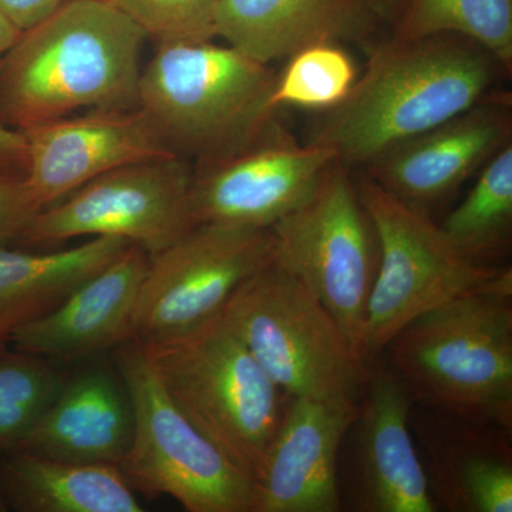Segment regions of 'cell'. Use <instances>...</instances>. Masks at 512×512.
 Here are the masks:
<instances>
[{
	"instance_id": "obj_1",
	"label": "cell",
	"mask_w": 512,
	"mask_h": 512,
	"mask_svg": "<svg viewBox=\"0 0 512 512\" xmlns=\"http://www.w3.org/2000/svg\"><path fill=\"white\" fill-rule=\"evenodd\" d=\"M335 109L322 111L308 143L360 171L390 148L490 99L511 74L474 40L451 33L379 40Z\"/></svg>"
},
{
	"instance_id": "obj_2",
	"label": "cell",
	"mask_w": 512,
	"mask_h": 512,
	"mask_svg": "<svg viewBox=\"0 0 512 512\" xmlns=\"http://www.w3.org/2000/svg\"><path fill=\"white\" fill-rule=\"evenodd\" d=\"M146 39L111 0H63L0 63V121L20 130L84 109L138 107Z\"/></svg>"
},
{
	"instance_id": "obj_3",
	"label": "cell",
	"mask_w": 512,
	"mask_h": 512,
	"mask_svg": "<svg viewBox=\"0 0 512 512\" xmlns=\"http://www.w3.org/2000/svg\"><path fill=\"white\" fill-rule=\"evenodd\" d=\"M276 73L237 47L212 40L158 43L141 70L138 107L165 146L191 163L254 143L281 123Z\"/></svg>"
},
{
	"instance_id": "obj_4",
	"label": "cell",
	"mask_w": 512,
	"mask_h": 512,
	"mask_svg": "<svg viewBox=\"0 0 512 512\" xmlns=\"http://www.w3.org/2000/svg\"><path fill=\"white\" fill-rule=\"evenodd\" d=\"M382 357L414 404L512 431V293H470L430 309Z\"/></svg>"
},
{
	"instance_id": "obj_5",
	"label": "cell",
	"mask_w": 512,
	"mask_h": 512,
	"mask_svg": "<svg viewBox=\"0 0 512 512\" xmlns=\"http://www.w3.org/2000/svg\"><path fill=\"white\" fill-rule=\"evenodd\" d=\"M141 346L175 406L254 481L288 394L218 318L184 338Z\"/></svg>"
},
{
	"instance_id": "obj_6",
	"label": "cell",
	"mask_w": 512,
	"mask_h": 512,
	"mask_svg": "<svg viewBox=\"0 0 512 512\" xmlns=\"http://www.w3.org/2000/svg\"><path fill=\"white\" fill-rule=\"evenodd\" d=\"M218 319L288 396L359 400L369 369L322 303L275 255L239 286Z\"/></svg>"
},
{
	"instance_id": "obj_7",
	"label": "cell",
	"mask_w": 512,
	"mask_h": 512,
	"mask_svg": "<svg viewBox=\"0 0 512 512\" xmlns=\"http://www.w3.org/2000/svg\"><path fill=\"white\" fill-rule=\"evenodd\" d=\"M353 175L380 244L379 271L360 333L359 359L366 369L403 326L424 312L470 293H512L510 265L468 261L433 218L396 200L365 173Z\"/></svg>"
},
{
	"instance_id": "obj_8",
	"label": "cell",
	"mask_w": 512,
	"mask_h": 512,
	"mask_svg": "<svg viewBox=\"0 0 512 512\" xmlns=\"http://www.w3.org/2000/svg\"><path fill=\"white\" fill-rule=\"evenodd\" d=\"M117 369L133 412L120 468L134 491L174 498L190 512H251L252 478L192 426L158 379L143 346H117Z\"/></svg>"
},
{
	"instance_id": "obj_9",
	"label": "cell",
	"mask_w": 512,
	"mask_h": 512,
	"mask_svg": "<svg viewBox=\"0 0 512 512\" xmlns=\"http://www.w3.org/2000/svg\"><path fill=\"white\" fill-rule=\"evenodd\" d=\"M271 231L276 259L322 303L359 359L380 244L353 171L333 161L311 198Z\"/></svg>"
},
{
	"instance_id": "obj_10",
	"label": "cell",
	"mask_w": 512,
	"mask_h": 512,
	"mask_svg": "<svg viewBox=\"0 0 512 512\" xmlns=\"http://www.w3.org/2000/svg\"><path fill=\"white\" fill-rule=\"evenodd\" d=\"M274 255L271 229L195 225L150 255L131 339L144 346L161 345L208 325Z\"/></svg>"
},
{
	"instance_id": "obj_11",
	"label": "cell",
	"mask_w": 512,
	"mask_h": 512,
	"mask_svg": "<svg viewBox=\"0 0 512 512\" xmlns=\"http://www.w3.org/2000/svg\"><path fill=\"white\" fill-rule=\"evenodd\" d=\"M191 181V161L175 154L123 165L37 212L19 241L117 237L157 254L198 225Z\"/></svg>"
},
{
	"instance_id": "obj_12",
	"label": "cell",
	"mask_w": 512,
	"mask_h": 512,
	"mask_svg": "<svg viewBox=\"0 0 512 512\" xmlns=\"http://www.w3.org/2000/svg\"><path fill=\"white\" fill-rule=\"evenodd\" d=\"M335 160L330 148L301 144L284 124H276L248 146L192 163L194 220L271 229L311 198Z\"/></svg>"
},
{
	"instance_id": "obj_13",
	"label": "cell",
	"mask_w": 512,
	"mask_h": 512,
	"mask_svg": "<svg viewBox=\"0 0 512 512\" xmlns=\"http://www.w3.org/2000/svg\"><path fill=\"white\" fill-rule=\"evenodd\" d=\"M512 143V99L498 92L360 170L412 210L433 218L461 185Z\"/></svg>"
},
{
	"instance_id": "obj_14",
	"label": "cell",
	"mask_w": 512,
	"mask_h": 512,
	"mask_svg": "<svg viewBox=\"0 0 512 512\" xmlns=\"http://www.w3.org/2000/svg\"><path fill=\"white\" fill-rule=\"evenodd\" d=\"M20 131L26 183L42 208L123 165L174 154L140 107L89 110Z\"/></svg>"
},
{
	"instance_id": "obj_15",
	"label": "cell",
	"mask_w": 512,
	"mask_h": 512,
	"mask_svg": "<svg viewBox=\"0 0 512 512\" xmlns=\"http://www.w3.org/2000/svg\"><path fill=\"white\" fill-rule=\"evenodd\" d=\"M357 403L288 396L252 484L251 512H338V461Z\"/></svg>"
},
{
	"instance_id": "obj_16",
	"label": "cell",
	"mask_w": 512,
	"mask_h": 512,
	"mask_svg": "<svg viewBox=\"0 0 512 512\" xmlns=\"http://www.w3.org/2000/svg\"><path fill=\"white\" fill-rule=\"evenodd\" d=\"M414 402L382 359L367 370L360 389L356 427L357 510L434 512L410 424Z\"/></svg>"
},
{
	"instance_id": "obj_17",
	"label": "cell",
	"mask_w": 512,
	"mask_h": 512,
	"mask_svg": "<svg viewBox=\"0 0 512 512\" xmlns=\"http://www.w3.org/2000/svg\"><path fill=\"white\" fill-rule=\"evenodd\" d=\"M148 261L146 249L128 245L52 312L16 330L9 345L43 359L72 360L130 340Z\"/></svg>"
},
{
	"instance_id": "obj_18",
	"label": "cell",
	"mask_w": 512,
	"mask_h": 512,
	"mask_svg": "<svg viewBox=\"0 0 512 512\" xmlns=\"http://www.w3.org/2000/svg\"><path fill=\"white\" fill-rule=\"evenodd\" d=\"M429 410L417 436L437 510L512 512V431Z\"/></svg>"
},
{
	"instance_id": "obj_19",
	"label": "cell",
	"mask_w": 512,
	"mask_h": 512,
	"mask_svg": "<svg viewBox=\"0 0 512 512\" xmlns=\"http://www.w3.org/2000/svg\"><path fill=\"white\" fill-rule=\"evenodd\" d=\"M382 25L372 0H221L215 36L271 64L318 43L370 50Z\"/></svg>"
},
{
	"instance_id": "obj_20",
	"label": "cell",
	"mask_w": 512,
	"mask_h": 512,
	"mask_svg": "<svg viewBox=\"0 0 512 512\" xmlns=\"http://www.w3.org/2000/svg\"><path fill=\"white\" fill-rule=\"evenodd\" d=\"M131 433L133 412L123 382L106 372H90L63 384L12 450L120 467Z\"/></svg>"
},
{
	"instance_id": "obj_21",
	"label": "cell",
	"mask_w": 512,
	"mask_h": 512,
	"mask_svg": "<svg viewBox=\"0 0 512 512\" xmlns=\"http://www.w3.org/2000/svg\"><path fill=\"white\" fill-rule=\"evenodd\" d=\"M130 244L123 238L96 237L47 252L0 245V353L16 330L52 312Z\"/></svg>"
},
{
	"instance_id": "obj_22",
	"label": "cell",
	"mask_w": 512,
	"mask_h": 512,
	"mask_svg": "<svg viewBox=\"0 0 512 512\" xmlns=\"http://www.w3.org/2000/svg\"><path fill=\"white\" fill-rule=\"evenodd\" d=\"M0 488L20 512H143L113 464L77 463L12 450L0 463Z\"/></svg>"
},
{
	"instance_id": "obj_23",
	"label": "cell",
	"mask_w": 512,
	"mask_h": 512,
	"mask_svg": "<svg viewBox=\"0 0 512 512\" xmlns=\"http://www.w3.org/2000/svg\"><path fill=\"white\" fill-rule=\"evenodd\" d=\"M439 227L468 261L507 265L512 248V143L484 165L467 197Z\"/></svg>"
},
{
	"instance_id": "obj_24",
	"label": "cell",
	"mask_w": 512,
	"mask_h": 512,
	"mask_svg": "<svg viewBox=\"0 0 512 512\" xmlns=\"http://www.w3.org/2000/svg\"><path fill=\"white\" fill-rule=\"evenodd\" d=\"M451 33L474 40L512 72V0H407L393 36Z\"/></svg>"
},
{
	"instance_id": "obj_25",
	"label": "cell",
	"mask_w": 512,
	"mask_h": 512,
	"mask_svg": "<svg viewBox=\"0 0 512 512\" xmlns=\"http://www.w3.org/2000/svg\"><path fill=\"white\" fill-rule=\"evenodd\" d=\"M339 43L303 47L276 73L272 104L276 110L298 107L322 113L348 97L357 76L352 56Z\"/></svg>"
},
{
	"instance_id": "obj_26",
	"label": "cell",
	"mask_w": 512,
	"mask_h": 512,
	"mask_svg": "<svg viewBox=\"0 0 512 512\" xmlns=\"http://www.w3.org/2000/svg\"><path fill=\"white\" fill-rule=\"evenodd\" d=\"M63 386L43 357L0 353V448H13Z\"/></svg>"
},
{
	"instance_id": "obj_27",
	"label": "cell",
	"mask_w": 512,
	"mask_h": 512,
	"mask_svg": "<svg viewBox=\"0 0 512 512\" xmlns=\"http://www.w3.org/2000/svg\"><path fill=\"white\" fill-rule=\"evenodd\" d=\"M157 43L215 39L221 0H111Z\"/></svg>"
},
{
	"instance_id": "obj_28",
	"label": "cell",
	"mask_w": 512,
	"mask_h": 512,
	"mask_svg": "<svg viewBox=\"0 0 512 512\" xmlns=\"http://www.w3.org/2000/svg\"><path fill=\"white\" fill-rule=\"evenodd\" d=\"M40 210L23 171H0V244L19 241Z\"/></svg>"
},
{
	"instance_id": "obj_29",
	"label": "cell",
	"mask_w": 512,
	"mask_h": 512,
	"mask_svg": "<svg viewBox=\"0 0 512 512\" xmlns=\"http://www.w3.org/2000/svg\"><path fill=\"white\" fill-rule=\"evenodd\" d=\"M63 0H0V13L20 30L35 28L49 18Z\"/></svg>"
},
{
	"instance_id": "obj_30",
	"label": "cell",
	"mask_w": 512,
	"mask_h": 512,
	"mask_svg": "<svg viewBox=\"0 0 512 512\" xmlns=\"http://www.w3.org/2000/svg\"><path fill=\"white\" fill-rule=\"evenodd\" d=\"M26 157L28 148L22 131L0 121V171L25 173Z\"/></svg>"
},
{
	"instance_id": "obj_31",
	"label": "cell",
	"mask_w": 512,
	"mask_h": 512,
	"mask_svg": "<svg viewBox=\"0 0 512 512\" xmlns=\"http://www.w3.org/2000/svg\"><path fill=\"white\" fill-rule=\"evenodd\" d=\"M406 2L407 0H372V5L383 25H390L393 28Z\"/></svg>"
},
{
	"instance_id": "obj_32",
	"label": "cell",
	"mask_w": 512,
	"mask_h": 512,
	"mask_svg": "<svg viewBox=\"0 0 512 512\" xmlns=\"http://www.w3.org/2000/svg\"><path fill=\"white\" fill-rule=\"evenodd\" d=\"M20 30L5 15L0 13V63L19 39Z\"/></svg>"
},
{
	"instance_id": "obj_33",
	"label": "cell",
	"mask_w": 512,
	"mask_h": 512,
	"mask_svg": "<svg viewBox=\"0 0 512 512\" xmlns=\"http://www.w3.org/2000/svg\"><path fill=\"white\" fill-rule=\"evenodd\" d=\"M6 507H8V501H6L2 488H0V511H5Z\"/></svg>"
}]
</instances>
